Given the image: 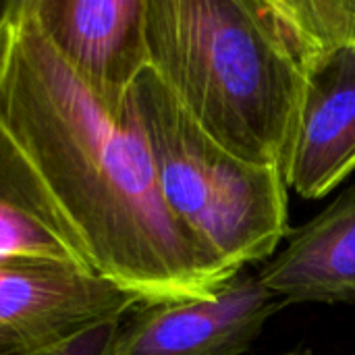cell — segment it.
<instances>
[{"mask_svg":"<svg viewBox=\"0 0 355 355\" xmlns=\"http://www.w3.org/2000/svg\"><path fill=\"white\" fill-rule=\"evenodd\" d=\"M0 121L85 243L94 270L146 304L216 295L243 268L166 204L137 116H112L17 0L0 54Z\"/></svg>","mask_w":355,"mask_h":355,"instance_id":"obj_1","label":"cell"},{"mask_svg":"<svg viewBox=\"0 0 355 355\" xmlns=\"http://www.w3.org/2000/svg\"><path fill=\"white\" fill-rule=\"evenodd\" d=\"M150 69L235 156L285 173L304 67L266 0H146Z\"/></svg>","mask_w":355,"mask_h":355,"instance_id":"obj_2","label":"cell"},{"mask_svg":"<svg viewBox=\"0 0 355 355\" xmlns=\"http://www.w3.org/2000/svg\"><path fill=\"white\" fill-rule=\"evenodd\" d=\"M131 106L173 212L237 268L272 258L289 233L285 173L223 148L150 67L133 85Z\"/></svg>","mask_w":355,"mask_h":355,"instance_id":"obj_3","label":"cell"},{"mask_svg":"<svg viewBox=\"0 0 355 355\" xmlns=\"http://www.w3.org/2000/svg\"><path fill=\"white\" fill-rule=\"evenodd\" d=\"M139 297L94 270L31 258H0V339L31 354L123 320Z\"/></svg>","mask_w":355,"mask_h":355,"instance_id":"obj_4","label":"cell"},{"mask_svg":"<svg viewBox=\"0 0 355 355\" xmlns=\"http://www.w3.org/2000/svg\"><path fill=\"white\" fill-rule=\"evenodd\" d=\"M40 31L116 119L131 112V92L150 67L146 0H27Z\"/></svg>","mask_w":355,"mask_h":355,"instance_id":"obj_5","label":"cell"},{"mask_svg":"<svg viewBox=\"0 0 355 355\" xmlns=\"http://www.w3.org/2000/svg\"><path fill=\"white\" fill-rule=\"evenodd\" d=\"M285 306L243 268L208 300L139 306L116 355H241Z\"/></svg>","mask_w":355,"mask_h":355,"instance_id":"obj_6","label":"cell"},{"mask_svg":"<svg viewBox=\"0 0 355 355\" xmlns=\"http://www.w3.org/2000/svg\"><path fill=\"white\" fill-rule=\"evenodd\" d=\"M302 67L304 92L285 181L302 198L318 200L355 171V48L308 54Z\"/></svg>","mask_w":355,"mask_h":355,"instance_id":"obj_7","label":"cell"},{"mask_svg":"<svg viewBox=\"0 0 355 355\" xmlns=\"http://www.w3.org/2000/svg\"><path fill=\"white\" fill-rule=\"evenodd\" d=\"M258 279L285 304H354L355 185L306 225L289 229L287 248Z\"/></svg>","mask_w":355,"mask_h":355,"instance_id":"obj_8","label":"cell"},{"mask_svg":"<svg viewBox=\"0 0 355 355\" xmlns=\"http://www.w3.org/2000/svg\"><path fill=\"white\" fill-rule=\"evenodd\" d=\"M0 258L48 260L94 270L83 239L56 204L31 158L2 121Z\"/></svg>","mask_w":355,"mask_h":355,"instance_id":"obj_9","label":"cell"},{"mask_svg":"<svg viewBox=\"0 0 355 355\" xmlns=\"http://www.w3.org/2000/svg\"><path fill=\"white\" fill-rule=\"evenodd\" d=\"M287 42L300 56L355 48V0H266Z\"/></svg>","mask_w":355,"mask_h":355,"instance_id":"obj_10","label":"cell"},{"mask_svg":"<svg viewBox=\"0 0 355 355\" xmlns=\"http://www.w3.org/2000/svg\"><path fill=\"white\" fill-rule=\"evenodd\" d=\"M121 329H123V320L108 322L71 339L64 345L31 355H116Z\"/></svg>","mask_w":355,"mask_h":355,"instance_id":"obj_11","label":"cell"},{"mask_svg":"<svg viewBox=\"0 0 355 355\" xmlns=\"http://www.w3.org/2000/svg\"><path fill=\"white\" fill-rule=\"evenodd\" d=\"M15 2L17 0H0V54H2L4 37H6V27H8V21L15 10Z\"/></svg>","mask_w":355,"mask_h":355,"instance_id":"obj_12","label":"cell"},{"mask_svg":"<svg viewBox=\"0 0 355 355\" xmlns=\"http://www.w3.org/2000/svg\"><path fill=\"white\" fill-rule=\"evenodd\" d=\"M0 355H31V352H27V349H25L23 345H19V343L0 339Z\"/></svg>","mask_w":355,"mask_h":355,"instance_id":"obj_13","label":"cell"},{"mask_svg":"<svg viewBox=\"0 0 355 355\" xmlns=\"http://www.w3.org/2000/svg\"><path fill=\"white\" fill-rule=\"evenodd\" d=\"M287 355H308V354H300V352H293V354H287Z\"/></svg>","mask_w":355,"mask_h":355,"instance_id":"obj_14","label":"cell"}]
</instances>
